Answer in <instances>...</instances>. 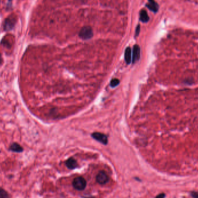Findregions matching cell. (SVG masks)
Listing matches in <instances>:
<instances>
[{"label": "cell", "instance_id": "1", "mask_svg": "<svg viewBox=\"0 0 198 198\" xmlns=\"http://www.w3.org/2000/svg\"><path fill=\"white\" fill-rule=\"evenodd\" d=\"M86 181L82 177H76L73 181V185L78 191H83L86 187Z\"/></svg>", "mask_w": 198, "mask_h": 198}, {"label": "cell", "instance_id": "2", "mask_svg": "<svg viewBox=\"0 0 198 198\" xmlns=\"http://www.w3.org/2000/svg\"><path fill=\"white\" fill-rule=\"evenodd\" d=\"M93 35V30L91 27L89 26L84 27L80 30L79 36L82 39H91Z\"/></svg>", "mask_w": 198, "mask_h": 198}, {"label": "cell", "instance_id": "3", "mask_svg": "<svg viewBox=\"0 0 198 198\" xmlns=\"http://www.w3.org/2000/svg\"><path fill=\"white\" fill-rule=\"evenodd\" d=\"M97 182L100 184H105L109 181V178L107 173L104 171H99L96 177Z\"/></svg>", "mask_w": 198, "mask_h": 198}, {"label": "cell", "instance_id": "4", "mask_svg": "<svg viewBox=\"0 0 198 198\" xmlns=\"http://www.w3.org/2000/svg\"><path fill=\"white\" fill-rule=\"evenodd\" d=\"M92 136L94 139L96 140L103 144L107 145L108 144V138L107 136L105 134L101 133L95 132L92 134Z\"/></svg>", "mask_w": 198, "mask_h": 198}, {"label": "cell", "instance_id": "5", "mask_svg": "<svg viewBox=\"0 0 198 198\" xmlns=\"http://www.w3.org/2000/svg\"><path fill=\"white\" fill-rule=\"evenodd\" d=\"M16 23L15 19L13 17H8L4 22V29L6 31L11 30L14 27Z\"/></svg>", "mask_w": 198, "mask_h": 198}, {"label": "cell", "instance_id": "6", "mask_svg": "<svg viewBox=\"0 0 198 198\" xmlns=\"http://www.w3.org/2000/svg\"><path fill=\"white\" fill-rule=\"evenodd\" d=\"M140 57V48L139 46L135 45L133 49V54H132V62L134 63L137 62Z\"/></svg>", "mask_w": 198, "mask_h": 198}, {"label": "cell", "instance_id": "7", "mask_svg": "<svg viewBox=\"0 0 198 198\" xmlns=\"http://www.w3.org/2000/svg\"><path fill=\"white\" fill-rule=\"evenodd\" d=\"M148 2L146 5V6L151 11L154 13L157 12L159 9L158 4L156 2L155 0H148Z\"/></svg>", "mask_w": 198, "mask_h": 198}, {"label": "cell", "instance_id": "8", "mask_svg": "<svg viewBox=\"0 0 198 198\" xmlns=\"http://www.w3.org/2000/svg\"><path fill=\"white\" fill-rule=\"evenodd\" d=\"M65 165L68 169L71 170L74 169L78 166L77 162L73 158H70L69 159H67L65 162Z\"/></svg>", "mask_w": 198, "mask_h": 198}, {"label": "cell", "instance_id": "9", "mask_svg": "<svg viewBox=\"0 0 198 198\" xmlns=\"http://www.w3.org/2000/svg\"><path fill=\"white\" fill-rule=\"evenodd\" d=\"M9 150L14 152H17V153H20V152H22L23 151V148L21 147V145L16 143H14L13 144H12L9 148Z\"/></svg>", "mask_w": 198, "mask_h": 198}, {"label": "cell", "instance_id": "10", "mask_svg": "<svg viewBox=\"0 0 198 198\" xmlns=\"http://www.w3.org/2000/svg\"><path fill=\"white\" fill-rule=\"evenodd\" d=\"M132 50L130 48H127L125 52V60L126 63L128 64H129L132 62Z\"/></svg>", "mask_w": 198, "mask_h": 198}, {"label": "cell", "instance_id": "11", "mask_svg": "<svg viewBox=\"0 0 198 198\" xmlns=\"http://www.w3.org/2000/svg\"><path fill=\"white\" fill-rule=\"evenodd\" d=\"M140 20L143 23H147L149 21L150 17L145 10H141L140 12Z\"/></svg>", "mask_w": 198, "mask_h": 198}, {"label": "cell", "instance_id": "12", "mask_svg": "<svg viewBox=\"0 0 198 198\" xmlns=\"http://www.w3.org/2000/svg\"><path fill=\"white\" fill-rule=\"evenodd\" d=\"M0 198H10L8 192L1 187H0Z\"/></svg>", "mask_w": 198, "mask_h": 198}, {"label": "cell", "instance_id": "13", "mask_svg": "<svg viewBox=\"0 0 198 198\" xmlns=\"http://www.w3.org/2000/svg\"><path fill=\"white\" fill-rule=\"evenodd\" d=\"M119 84V80L118 79H117V78L113 79L111 81V82H110V85H111V87H113V88L116 87Z\"/></svg>", "mask_w": 198, "mask_h": 198}, {"label": "cell", "instance_id": "14", "mask_svg": "<svg viewBox=\"0 0 198 198\" xmlns=\"http://www.w3.org/2000/svg\"><path fill=\"white\" fill-rule=\"evenodd\" d=\"M191 195L193 198H198V191H193L191 193Z\"/></svg>", "mask_w": 198, "mask_h": 198}, {"label": "cell", "instance_id": "15", "mask_svg": "<svg viewBox=\"0 0 198 198\" xmlns=\"http://www.w3.org/2000/svg\"><path fill=\"white\" fill-rule=\"evenodd\" d=\"M140 32V26L139 24L137 26V27H136V37L138 36Z\"/></svg>", "mask_w": 198, "mask_h": 198}, {"label": "cell", "instance_id": "16", "mask_svg": "<svg viewBox=\"0 0 198 198\" xmlns=\"http://www.w3.org/2000/svg\"><path fill=\"white\" fill-rule=\"evenodd\" d=\"M165 196H166V195H165V194L164 193H161L160 194H159L158 195H157L155 198H165Z\"/></svg>", "mask_w": 198, "mask_h": 198}, {"label": "cell", "instance_id": "17", "mask_svg": "<svg viewBox=\"0 0 198 198\" xmlns=\"http://www.w3.org/2000/svg\"><path fill=\"white\" fill-rule=\"evenodd\" d=\"M2 57H1V55L0 54V64L2 63Z\"/></svg>", "mask_w": 198, "mask_h": 198}, {"label": "cell", "instance_id": "18", "mask_svg": "<svg viewBox=\"0 0 198 198\" xmlns=\"http://www.w3.org/2000/svg\"><path fill=\"white\" fill-rule=\"evenodd\" d=\"M95 198V197H88V198Z\"/></svg>", "mask_w": 198, "mask_h": 198}, {"label": "cell", "instance_id": "19", "mask_svg": "<svg viewBox=\"0 0 198 198\" xmlns=\"http://www.w3.org/2000/svg\"><path fill=\"white\" fill-rule=\"evenodd\" d=\"M10 1H11V0H10Z\"/></svg>", "mask_w": 198, "mask_h": 198}]
</instances>
